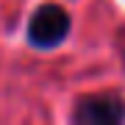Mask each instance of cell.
<instances>
[{"label":"cell","mask_w":125,"mask_h":125,"mask_svg":"<svg viewBox=\"0 0 125 125\" xmlns=\"http://www.w3.org/2000/svg\"><path fill=\"white\" fill-rule=\"evenodd\" d=\"M70 28H72V20H70L67 9H61L58 3H45V6H39V9L31 14L25 33H28L31 47L53 50V47H58L67 39Z\"/></svg>","instance_id":"1"},{"label":"cell","mask_w":125,"mask_h":125,"mask_svg":"<svg viewBox=\"0 0 125 125\" xmlns=\"http://www.w3.org/2000/svg\"><path fill=\"white\" fill-rule=\"evenodd\" d=\"M72 120L89 125H117L125 120V103L117 94H86L78 100Z\"/></svg>","instance_id":"2"}]
</instances>
